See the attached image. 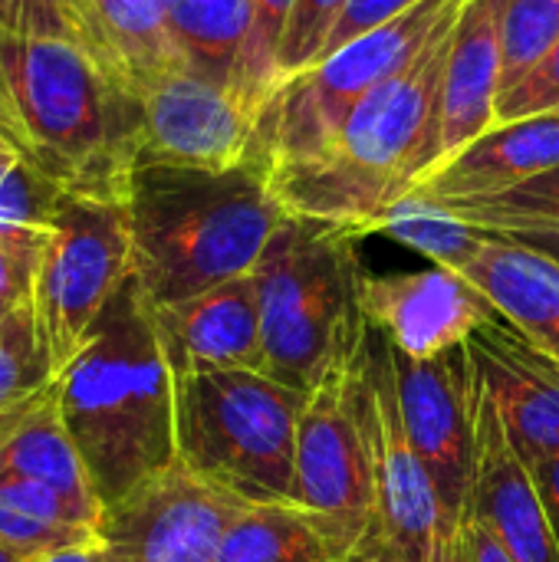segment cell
Returning a JSON list of instances; mask_svg holds the SVG:
<instances>
[{
    "label": "cell",
    "mask_w": 559,
    "mask_h": 562,
    "mask_svg": "<svg viewBox=\"0 0 559 562\" xmlns=\"http://www.w3.org/2000/svg\"><path fill=\"white\" fill-rule=\"evenodd\" d=\"M59 375L40 339L33 306L0 319V445L56 392Z\"/></svg>",
    "instance_id": "obj_26"
},
{
    "label": "cell",
    "mask_w": 559,
    "mask_h": 562,
    "mask_svg": "<svg viewBox=\"0 0 559 562\" xmlns=\"http://www.w3.org/2000/svg\"><path fill=\"white\" fill-rule=\"evenodd\" d=\"M306 392L264 372L175 375L178 461L244 504H297Z\"/></svg>",
    "instance_id": "obj_6"
},
{
    "label": "cell",
    "mask_w": 559,
    "mask_h": 562,
    "mask_svg": "<svg viewBox=\"0 0 559 562\" xmlns=\"http://www.w3.org/2000/svg\"><path fill=\"white\" fill-rule=\"evenodd\" d=\"M161 7L168 36L185 69L234 89L247 40L250 0H161Z\"/></svg>",
    "instance_id": "obj_23"
},
{
    "label": "cell",
    "mask_w": 559,
    "mask_h": 562,
    "mask_svg": "<svg viewBox=\"0 0 559 562\" xmlns=\"http://www.w3.org/2000/svg\"><path fill=\"white\" fill-rule=\"evenodd\" d=\"M362 234L287 214L254 267L264 375L310 392L336 349L366 326L359 306Z\"/></svg>",
    "instance_id": "obj_5"
},
{
    "label": "cell",
    "mask_w": 559,
    "mask_h": 562,
    "mask_svg": "<svg viewBox=\"0 0 559 562\" xmlns=\"http://www.w3.org/2000/svg\"><path fill=\"white\" fill-rule=\"evenodd\" d=\"M445 207L474 227H494V224H514V221L559 224V168L544 171L511 191L478 198V201H455Z\"/></svg>",
    "instance_id": "obj_30"
},
{
    "label": "cell",
    "mask_w": 559,
    "mask_h": 562,
    "mask_svg": "<svg viewBox=\"0 0 559 562\" xmlns=\"http://www.w3.org/2000/svg\"><path fill=\"white\" fill-rule=\"evenodd\" d=\"M10 310H13V306H7V303H0V319H3V316H7Z\"/></svg>",
    "instance_id": "obj_44"
},
{
    "label": "cell",
    "mask_w": 559,
    "mask_h": 562,
    "mask_svg": "<svg viewBox=\"0 0 559 562\" xmlns=\"http://www.w3.org/2000/svg\"><path fill=\"white\" fill-rule=\"evenodd\" d=\"M171 375L264 372L260 303L254 273L227 280L201 296L152 306Z\"/></svg>",
    "instance_id": "obj_17"
},
{
    "label": "cell",
    "mask_w": 559,
    "mask_h": 562,
    "mask_svg": "<svg viewBox=\"0 0 559 562\" xmlns=\"http://www.w3.org/2000/svg\"><path fill=\"white\" fill-rule=\"evenodd\" d=\"M530 477L537 484V494L544 501V510H547V520H550V530L559 543V451L557 454H547L540 458L537 464H530Z\"/></svg>",
    "instance_id": "obj_38"
},
{
    "label": "cell",
    "mask_w": 559,
    "mask_h": 562,
    "mask_svg": "<svg viewBox=\"0 0 559 562\" xmlns=\"http://www.w3.org/2000/svg\"><path fill=\"white\" fill-rule=\"evenodd\" d=\"M559 109V40L507 89L494 105V125Z\"/></svg>",
    "instance_id": "obj_34"
},
{
    "label": "cell",
    "mask_w": 559,
    "mask_h": 562,
    "mask_svg": "<svg viewBox=\"0 0 559 562\" xmlns=\"http://www.w3.org/2000/svg\"><path fill=\"white\" fill-rule=\"evenodd\" d=\"M63 194L66 191L43 178L36 168L16 161L0 178V224L23 231H49Z\"/></svg>",
    "instance_id": "obj_32"
},
{
    "label": "cell",
    "mask_w": 559,
    "mask_h": 562,
    "mask_svg": "<svg viewBox=\"0 0 559 562\" xmlns=\"http://www.w3.org/2000/svg\"><path fill=\"white\" fill-rule=\"evenodd\" d=\"M415 3H418V0H349V3H346V13H343V20H339V26H336L333 36H329V46H326L323 59H326L329 53L343 49L346 43H353L356 36H362V33H369V30L389 23L392 16L405 13V10L415 7Z\"/></svg>",
    "instance_id": "obj_36"
},
{
    "label": "cell",
    "mask_w": 559,
    "mask_h": 562,
    "mask_svg": "<svg viewBox=\"0 0 559 562\" xmlns=\"http://www.w3.org/2000/svg\"><path fill=\"white\" fill-rule=\"evenodd\" d=\"M56 7L69 40L132 99L161 76L185 69L168 36L161 0H56Z\"/></svg>",
    "instance_id": "obj_18"
},
{
    "label": "cell",
    "mask_w": 559,
    "mask_h": 562,
    "mask_svg": "<svg viewBox=\"0 0 559 562\" xmlns=\"http://www.w3.org/2000/svg\"><path fill=\"white\" fill-rule=\"evenodd\" d=\"M465 524H468V537H471V550H474V562H514L507 557V550L471 517V514H461Z\"/></svg>",
    "instance_id": "obj_40"
},
{
    "label": "cell",
    "mask_w": 559,
    "mask_h": 562,
    "mask_svg": "<svg viewBox=\"0 0 559 562\" xmlns=\"http://www.w3.org/2000/svg\"><path fill=\"white\" fill-rule=\"evenodd\" d=\"M554 168H559V109L494 125L445 158L415 188V194L441 204L478 201L511 191Z\"/></svg>",
    "instance_id": "obj_19"
},
{
    "label": "cell",
    "mask_w": 559,
    "mask_h": 562,
    "mask_svg": "<svg viewBox=\"0 0 559 562\" xmlns=\"http://www.w3.org/2000/svg\"><path fill=\"white\" fill-rule=\"evenodd\" d=\"M474 389V474L465 514H471L514 562H559V543L530 468L514 451L504 422L478 379Z\"/></svg>",
    "instance_id": "obj_16"
},
{
    "label": "cell",
    "mask_w": 559,
    "mask_h": 562,
    "mask_svg": "<svg viewBox=\"0 0 559 562\" xmlns=\"http://www.w3.org/2000/svg\"><path fill=\"white\" fill-rule=\"evenodd\" d=\"M125 207L132 277L152 306H171L254 273L287 217L264 161L135 165Z\"/></svg>",
    "instance_id": "obj_3"
},
{
    "label": "cell",
    "mask_w": 559,
    "mask_h": 562,
    "mask_svg": "<svg viewBox=\"0 0 559 562\" xmlns=\"http://www.w3.org/2000/svg\"><path fill=\"white\" fill-rule=\"evenodd\" d=\"M359 306L366 323L412 359H435L468 346L488 326L494 303L458 270L428 267L412 273L362 277Z\"/></svg>",
    "instance_id": "obj_14"
},
{
    "label": "cell",
    "mask_w": 559,
    "mask_h": 562,
    "mask_svg": "<svg viewBox=\"0 0 559 562\" xmlns=\"http://www.w3.org/2000/svg\"><path fill=\"white\" fill-rule=\"evenodd\" d=\"M46 237L49 231H23L0 224V303L26 306L33 300Z\"/></svg>",
    "instance_id": "obj_33"
},
{
    "label": "cell",
    "mask_w": 559,
    "mask_h": 562,
    "mask_svg": "<svg viewBox=\"0 0 559 562\" xmlns=\"http://www.w3.org/2000/svg\"><path fill=\"white\" fill-rule=\"evenodd\" d=\"M501 20L504 0H465L455 20L441 92V161L494 128L504 69Z\"/></svg>",
    "instance_id": "obj_20"
},
{
    "label": "cell",
    "mask_w": 559,
    "mask_h": 562,
    "mask_svg": "<svg viewBox=\"0 0 559 562\" xmlns=\"http://www.w3.org/2000/svg\"><path fill=\"white\" fill-rule=\"evenodd\" d=\"M491 234H501L527 250H537L559 263V224H544V221H514V224H494L484 227Z\"/></svg>",
    "instance_id": "obj_37"
},
{
    "label": "cell",
    "mask_w": 559,
    "mask_h": 562,
    "mask_svg": "<svg viewBox=\"0 0 559 562\" xmlns=\"http://www.w3.org/2000/svg\"><path fill=\"white\" fill-rule=\"evenodd\" d=\"M56 405L102 510L178 461L175 375L135 277L59 375Z\"/></svg>",
    "instance_id": "obj_2"
},
{
    "label": "cell",
    "mask_w": 559,
    "mask_h": 562,
    "mask_svg": "<svg viewBox=\"0 0 559 562\" xmlns=\"http://www.w3.org/2000/svg\"><path fill=\"white\" fill-rule=\"evenodd\" d=\"M16 161H20V158L13 155V148H10V145H7V142L0 138V178H3V175H7V171H10V168L16 165Z\"/></svg>",
    "instance_id": "obj_42"
},
{
    "label": "cell",
    "mask_w": 559,
    "mask_h": 562,
    "mask_svg": "<svg viewBox=\"0 0 559 562\" xmlns=\"http://www.w3.org/2000/svg\"><path fill=\"white\" fill-rule=\"evenodd\" d=\"M36 562H102V557H99V547H86V550H66V553H56V557Z\"/></svg>",
    "instance_id": "obj_41"
},
{
    "label": "cell",
    "mask_w": 559,
    "mask_h": 562,
    "mask_svg": "<svg viewBox=\"0 0 559 562\" xmlns=\"http://www.w3.org/2000/svg\"><path fill=\"white\" fill-rule=\"evenodd\" d=\"M260 109L191 69H175L138 95L135 165L234 168L260 161Z\"/></svg>",
    "instance_id": "obj_12"
},
{
    "label": "cell",
    "mask_w": 559,
    "mask_h": 562,
    "mask_svg": "<svg viewBox=\"0 0 559 562\" xmlns=\"http://www.w3.org/2000/svg\"><path fill=\"white\" fill-rule=\"evenodd\" d=\"M0 138L69 194L125 201L138 99L69 36L0 33Z\"/></svg>",
    "instance_id": "obj_4"
},
{
    "label": "cell",
    "mask_w": 559,
    "mask_h": 562,
    "mask_svg": "<svg viewBox=\"0 0 559 562\" xmlns=\"http://www.w3.org/2000/svg\"><path fill=\"white\" fill-rule=\"evenodd\" d=\"M214 562H346L326 527L297 504H247Z\"/></svg>",
    "instance_id": "obj_24"
},
{
    "label": "cell",
    "mask_w": 559,
    "mask_h": 562,
    "mask_svg": "<svg viewBox=\"0 0 559 562\" xmlns=\"http://www.w3.org/2000/svg\"><path fill=\"white\" fill-rule=\"evenodd\" d=\"M455 20L409 69L366 95L320 151L267 168L287 214L346 224L369 237L379 217L441 165V92Z\"/></svg>",
    "instance_id": "obj_1"
},
{
    "label": "cell",
    "mask_w": 559,
    "mask_h": 562,
    "mask_svg": "<svg viewBox=\"0 0 559 562\" xmlns=\"http://www.w3.org/2000/svg\"><path fill=\"white\" fill-rule=\"evenodd\" d=\"M356 412L372 471V527L353 562H428L441 507L399 405L389 342L369 326L356 366Z\"/></svg>",
    "instance_id": "obj_9"
},
{
    "label": "cell",
    "mask_w": 559,
    "mask_h": 562,
    "mask_svg": "<svg viewBox=\"0 0 559 562\" xmlns=\"http://www.w3.org/2000/svg\"><path fill=\"white\" fill-rule=\"evenodd\" d=\"M0 33L69 36L56 0H0Z\"/></svg>",
    "instance_id": "obj_35"
},
{
    "label": "cell",
    "mask_w": 559,
    "mask_h": 562,
    "mask_svg": "<svg viewBox=\"0 0 559 562\" xmlns=\"http://www.w3.org/2000/svg\"><path fill=\"white\" fill-rule=\"evenodd\" d=\"M349 0H293L283 40H280V56H277V76L280 86L306 69H313L326 46L333 30L339 26ZM277 86V89H280Z\"/></svg>",
    "instance_id": "obj_31"
},
{
    "label": "cell",
    "mask_w": 559,
    "mask_h": 562,
    "mask_svg": "<svg viewBox=\"0 0 559 562\" xmlns=\"http://www.w3.org/2000/svg\"><path fill=\"white\" fill-rule=\"evenodd\" d=\"M290 10H293V0H250L247 40L241 49V69H237L234 89L260 112L280 86L277 56H280V40H283Z\"/></svg>",
    "instance_id": "obj_28"
},
{
    "label": "cell",
    "mask_w": 559,
    "mask_h": 562,
    "mask_svg": "<svg viewBox=\"0 0 559 562\" xmlns=\"http://www.w3.org/2000/svg\"><path fill=\"white\" fill-rule=\"evenodd\" d=\"M461 7L465 0H418L389 23L329 53L313 69L287 79L264 105L257 158L270 168L320 151L353 109L409 69Z\"/></svg>",
    "instance_id": "obj_7"
},
{
    "label": "cell",
    "mask_w": 559,
    "mask_h": 562,
    "mask_svg": "<svg viewBox=\"0 0 559 562\" xmlns=\"http://www.w3.org/2000/svg\"><path fill=\"white\" fill-rule=\"evenodd\" d=\"M132 277V227L122 198L63 194L33 283V316L56 375L82 352L96 319Z\"/></svg>",
    "instance_id": "obj_8"
},
{
    "label": "cell",
    "mask_w": 559,
    "mask_h": 562,
    "mask_svg": "<svg viewBox=\"0 0 559 562\" xmlns=\"http://www.w3.org/2000/svg\"><path fill=\"white\" fill-rule=\"evenodd\" d=\"M559 40V0H504L501 89L517 82Z\"/></svg>",
    "instance_id": "obj_29"
},
{
    "label": "cell",
    "mask_w": 559,
    "mask_h": 562,
    "mask_svg": "<svg viewBox=\"0 0 559 562\" xmlns=\"http://www.w3.org/2000/svg\"><path fill=\"white\" fill-rule=\"evenodd\" d=\"M0 562H30V560H23V557H16L13 550H7V547L0 543Z\"/></svg>",
    "instance_id": "obj_43"
},
{
    "label": "cell",
    "mask_w": 559,
    "mask_h": 562,
    "mask_svg": "<svg viewBox=\"0 0 559 562\" xmlns=\"http://www.w3.org/2000/svg\"><path fill=\"white\" fill-rule=\"evenodd\" d=\"M0 477H16L53 491L82 524H102V504L89 471L59 418L56 392L0 445Z\"/></svg>",
    "instance_id": "obj_22"
},
{
    "label": "cell",
    "mask_w": 559,
    "mask_h": 562,
    "mask_svg": "<svg viewBox=\"0 0 559 562\" xmlns=\"http://www.w3.org/2000/svg\"><path fill=\"white\" fill-rule=\"evenodd\" d=\"M376 234H385V237L412 247L415 254L428 257L432 267H445V270H458V273H465L468 263L488 244V231L461 221L445 204H438L425 194H415V191L405 194L402 201H395L379 217Z\"/></svg>",
    "instance_id": "obj_27"
},
{
    "label": "cell",
    "mask_w": 559,
    "mask_h": 562,
    "mask_svg": "<svg viewBox=\"0 0 559 562\" xmlns=\"http://www.w3.org/2000/svg\"><path fill=\"white\" fill-rule=\"evenodd\" d=\"M369 323L349 336L306 392L297 431V507L313 514L353 562L372 527L369 448L356 412V366Z\"/></svg>",
    "instance_id": "obj_10"
},
{
    "label": "cell",
    "mask_w": 559,
    "mask_h": 562,
    "mask_svg": "<svg viewBox=\"0 0 559 562\" xmlns=\"http://www.w3.org/2000/svg\"><path fill=\"white\" fill-rule=\"evenodd\" d=\"M428 562H474L465 517L451 527H438V540H435V550H432Z\"/></svg>",
    "instance_id": "obj_39"
},
{
    "label": "cell",
    "mask_w": 559,
    "mask_h": 562,
    "mask_svg": "<svg viewBox=\"0 0 559 562\" xmlns=\"http://www.w3.org/2000/svg\"><path fill=\"white\" fill-rule=\"evenodd\" d=\"M0 543L36 562L66 550L99 547V530L82 524L53 491L0 477Z\"/></svg>",
    "instance_id": "obj_25"
},
{
    "label": "cell",
    "mask_w": 559,
    "mask_h": 562,
    "mask_svg": "<svg viewBox=\"0 0 559 562\" xmlns=\"http://www.w3.org/2000/svg\"><path fill=\"white\" fill-rule=\"evenodd\" d=\"M244 507V501L175 461L102 510L99 557L102 562H214Z\"/></svg>",
    "instance_id": "obj_11"
},
{
    "label": "cell",
    "mask_w": 559,
    "mask_h": 562,
    "mask_svg": "<svg viewBox=\"0 0 559 562\" xmlns=\"http://www.w3.org/2000/svg\"><path fill=\"white\" fill-rule=\"evenodd\" d=\"M389 356H392L405 428L435 484L441 527H451L465 514V501L474 474L478 389H474V366L468 346L435 359H412L389 342Z\"/></svg>",
    "instance_id": "obj_13"
},
{
    "label": "cell",
    "mask_w": 559,
    "mask_h": 562,
    "mask_svg": "<svg viewBox=\"0 0 559 562\" xmlns=\"http://www.w3.org/2000/svg\"><path fill=\"white\" fill-rule=\"evenodd\" d=\"M465 277L494 303L501 319L559 359L557 260L488 231V244L468 263Z\"/></svg>",
    "instance_id": "obj_21"
},
{
    "label": "cell",
    "mask_w": 559,
    "mask_h": 562,
    "mask_svg": "<svg viewBox=\"0 0 559 562\" xmlns=\"http://www.w3.org/2000/svg\"><path fill=\"white\" fill-rule=\"evenodd\" d=\"M474 379L494 402L504 431L530 468L559 451V359L494 316L468 339Z\"/></svg>",
    "instance_id": "obj_15"
}]
</instances>
